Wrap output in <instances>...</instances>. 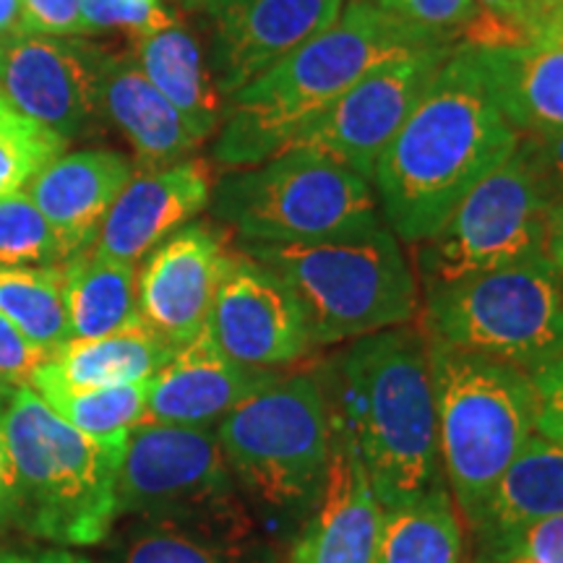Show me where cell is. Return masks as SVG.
I'll return each instance as SVG.
<instances>
[{
	"mask_svg": "<svg viewBox=\"0 0 563 563\" xmlns=\"http://www.w3.org/2000/svg\"><path fill=\"white\" fill-rule=\"evenodd\" d=\"M519 139L493 100L475 47L454 45L373 167L384 222L399 241H428L456 203L517 152Z\"/></svg>",
	"mask_w": 563,
	"mask_h": 563,
	"instance_id": "6da1fadb",
	"label": "cell"
},
{
	"mask_svg": "<svg viewBox=\"0 0 563 563\" xmlns=\"http://www.w3.org/2000/svg\"><path fill=\"white\" fill-rule=\"evenodd\" d=\"M319 376L384 509L446 483L426 329L405 323L357 336Z\"/></svg>",
	"mask_w": 563,
	"mask_h": 563,
	"instance_id": "7a4b0ae2",
	"label": "cell"
},
{
	"mask_svg": "<svg viewBox=\"0 0 563 563\" xmlns=\"http://www.w3.org/2000/svg\"><path fill=\"white\" fill-rule=\"evenodd\" d=\"M439 45L454 42L352 0L329 30L224 100L214 162L251 167L274 157L371 70Z\"/></svg>",
	"mask_w": 563,
	"mask_h": 563,
	"instance_id": "3957f363",
	"label": "cell"
},
{
	"mask_svg": "<svg viewBox=\"0 0 563 563\" xmlns=\"http://www.w3.org/2000/svg\"><path fill=\"white\" fill-rule=\"evenodd\" d=\"M245 504L272 543L319 501L332 460V412L316 371L277 373L214 428Z\"/></svg>",
	"mask_w": 563,
	"mask_h": 563,
	"instance_id": "277c9868",
	"label": "cell"
},
{
	"mask_svg": "<svg viewBox=\"0 0 563 563\" xmlns=\"http://www.w3.org/2000/svg\"><path fill=\"white\" fill-rule=\"evenodd\" d=\"M298 298L316 347L412 323L420 285L384 217L298 243H238Z\"/></svg>",
	"mask_w": 563,
	"mask_h": 563,
	"instance_id": "5b68a950",
	"label": "cell"
},
{
	"mask_svg": "<svg viewBox=\"0 0 563 563\" xmlns=\"http://www.w3.org/2000/svg\"><path fill=\"white\" fill-rule=\"evenodd\" d=\"M16 483L19 530L60 545H100L118 522L125 443L76 431L30 384L9 386L0 410Z\"/></svg>",
	"mask_w": 563,
	"mask_h": 563,
	"instance_id": "8992f818",
	"label": "cell"
},
{
	"mask_svg": "<svg viewBox=\"0 0 563 563\" xmlns=\"http://www.w3.org/2000/svg\"><path fill=\"white\" fill-rule=\"evenodd\" d=\"M428 363L443 481L470 530L506 467L532 439L538 399L525 371L435 336H428Z\"/></svg>",
	"mask_w": 563,
	"mask_h": 563,
	"instance_id": "52a82bcc",
	"label": "cell"
},
{
	"mask_svg": "<svg viewBox=\"0 0 563 563\" xmlns=\"http://www.w3.org/2000/svg\"><path fill=\"white\" fill-rule=\"evenodd\" d=\"M422 298V329L452 347L527 376L563 355V277L545 253L426 287Z\"/></svg>",
	"mask_w": 563,
	"mask_h": 563,
	"instance_id": "ba28073f",
	"label": "cell"
},
{
	"mask_svg": "<svg viewBox=\"0 0 563 563\" xmlns=\"http://www.w3.org/2000/svg\"><path fill=\"white\" fill-rule=\"evenodd\" d=\"M211 211L245 243H298L382 217L371 180L308 150L224 175Z\"/></svg>",
	"mask_w": 563,
	"mask_h": 563,
	"instance_id": "9c48e42d",
	"label": "cell"
},
{
	"mask_svg": "<svg viewBox=\"0 0 563 563\" xmlns=\"http://www.w3.org/2000/svg\"><path fill=\"white\" fill-rule=\"evenodd\" d=\"M118 519H146L203 532L262 530L245 504L214 428L144 420L125 443Z\"/></svg>",
	"mask_w": 563,
	"mask_h": 563,
	"instance_id": "30bf717a",
	"label": "cell"
},
{
	"mask_svg": "<svg viewBox=\"0 0 563 563\" xmlns=\"http://www.w3.org/2000/svg\"><path fill=\"white\" fill-rule=\"evenodd\" d=\"M548 209L543 188L522 154L514 152L456 203L435 235L418 243L415 264L422 290L543 256Z\"/></svg>",
	"mask_w": 563,
	"mask_h": 563,
	"instance_id": "8fae6325",
	"label": "cell"
},
{
	"mask_svg": "<svg viewBox=\"0 0 563 563\" xmlns=\"http://www.w3.org/2000/svg\"><path fill=\"white\" fill-rule=\"evenodd\" d=\"M452 51L454 45L428 47L371 70L365 79L344 91L332 108L295 133L285 150L323 154L371 180L378 157L410 118Z\"/></svg>",
	"mask_w": 563,
	"mask_h": 563,
	"instance_id": "7c38bea8",
	"label": "cell"
},
{
	"mask_svg": "<svg viewBox=\"0 0 563 563\" xmlns=\"http://www.w3.org/2000/svg\"><path fill=\"white\" fill-rule=\"evenodd\" d=\"M207 332L230 361L256 371L290 368L316 350L290 287L241 249H232Z\"/></svg>",
	"mask_w": 563,
	"mask_h": 563,
	"instance_id": "4fadbf2b",
	"label": "cell"
},
{
	"mask_svg": "<svg viewBox=\"0 0 563 563\" xmlns=\"http://www.w3.org/2000/svg\"><path fill=\"white\" fill-rule=\"evenodd\" d=\"M104 55L87 40L11 34L0 40V91L21 115L68 141L100 115Z\"/></svg>",
	"mask_w": 563,
	"mask_h": 563,
	"instance_id": "5bb4252c",
	"label": "cell"
},
{
	"mask_svg": "<svg viewBox=\"0 0 563 563\" xmlns=\"http://www.w3.org/2000/svg\"><path fill=\"white\" fill-rule=\"evenodd\" d=\"M232 249L222 230L188 222L144 258L136 277L139 319L175 350L209 323Z\"/></svg>",
	"mask_w": 563,
	"mask_h": 563,
	"instance_id": "9a60e30c",
	"label": "cell"
},
{
	"mask_svg": "<svg viewBox=\"0 0 563 563\" xmlns=\"http://www.w3.org/2000/svg\"><path fill=\"white\" fill-rule=\"evenodd\" d=\"M344 0H211L209 66L222 100L334 24Z\"/></svg>",
	"mask_w": 563,
	"mask_h": 563,
	"instance_id": "2e32d148",
	"label": "cell"
},
{
	"mask_svg": "<svg viewBox=\"0 0 563 563\" xmlns=\"http://www.w3.org/2000/svg\"><path fill=\"white\" fill-rule=\"evenodd\" d=\"M332 412V410H329ZM378 504L347 428L332 412V460L319 501L290 538L287 563H376Z\"/></svg>",
	"mask_w": 563,
	"mask_h": 563,
	"instance_id": "e0dca14e",
	"label": "cell"
},
{
	"mask_svg": "<svg viewBox=\"0 0 563 563\" xmlns=\"http://www.w3.org/2000/svg\"><path fill=\"white\" fill-rule=\"evenodd\" d=\"M211 188V173L201 159H180L133 175L110 207L91 249L118 262L139 264L207 207Z\"/></svg>",
	"mask_w": 563,
	"mask_h": 563,
	"instance_id": "ac0fdd59",
	"label": "cell"
},
{
	"mask_svg": "<svg viewBox=\"0 0 563 563\" xmlns=\"http://www.w3.org/2000/svg\"><path fill=\"white\" fill-rule=\"evenodd\" d=\"M279 371H256L230 361L203 332L162 365L150 382L146 418L165 426L217 428L253 391L264 389Z\"/></svg>",
	"mask_w": 563,
	"mask_h": 563,
	"instance_id": "d6986e66",
	"label": "cell"
},
{
	"mask_svg": "<svg viewBox=\"0 0 563 563\" xmlns=\"http://www.w3.org/2000/svg\"><path fill=\"white\" fill-rule=\"evenodd\" d=\"M133 175L131 159L121 152H74L34 173L24 194L58 232L68 256H76L95 245L104 217Z\"/></svg>",
	"mask_w": 563,
	"mask_h": 563,
	"instance_id": "ffe728a7",
	"label": "cell"
},
{
	"mask_svg": "<svg viewBox=\"0 0 563 563\" xmlns=\"http://www.w3.org/2000/svg\"><path fill=\"white\" fill-rule=\"evenodd\" d=\"M553 517H563V446L532 433L470 527L473 563H498L519 532Z\"/></svg>",
	"mask_w": 563,
	"mask_h": 563,
	"instance_id": "44dd1931",
	"label": "cell"
},
{
	"mask_svg": "<svg viewBox=\"0 0 563 563\" xmlns=\"http://www.w3.org/2000/svg\"><path fill=\"white\" fill-rule=\"evenodd\" d=\"M100 112L123 133L146 170L186 159L201 139L131 55H104Z\"/></svg>",
	"mask_w": 563,
	"mask_h": 563,
	"instance_id": "7402d4cb",
	"label": "cell"
},
{
	"mask_svg": "<svg viewBox=\"0 0 563 563\" xmlns=\"http://www.w3.org/2000/svg\"><path fill=\"white\" fill-rule=\"evenodd\" d=\"M475 53L493 100L519 136L563 131V26L527 45Z\"/></svg>",
	"mask_w": 563,
	"mask_h": 563,
	"instance_id": "603a6c76",
	"label": "cell"
},
{
	"mask_svg": "<svg viewBox=\"0 0 563 563\" xmlns=\"http://www.w3.org/2000/svg\"><path fill=\"white\" fill-rule=\"evenodd\" d=\"M131 58L201 141L220 129L224 100L196 32L175 21L173 26L136 37Z\"/></svg>",
	"mask_w": 563,
	"mask_h": 563,
	"instance_id": "cb8c5ba5",
	"label": "cell"
},
{
	"mask_svg": "<svg viewBox=\"0 0 563 563\" xmlns=\"http://www.w3.org/2000/svg\"><path fill=\"white\" fill-rule=\"evenodd\" d=\"M108 540L104 563H282L277 543H272L262 530L203 532L125 519Z\"/></svg>",
	"mask_w": 563,
	"mask_h": 563,
	"instance_id": "d4e9b609",
	"label": "cell"
},
{
	"mask_svg": "<svg viewBox=\"0 0 563 563\" xmlns=\"http://www.w3.org/2000/svg\"><path fill=\"white\" fill-rule=\"evenodd\" d=\"M136 264L87 249L63 264V292L74 340H97L141 323Z\"/></svg>",
	"mask_w": 563,
	"mask_h": 563,
	"instance_id": "484cf974",
	"label": "cell"
},
{
	"mask_svg": "<svg viewBox=\"0 0 563 563\" xmlns=\"http://www.w3.org/2000/svg\"><path fill=\"white\" fill-rule=\"evenodd\" d=\"M173 355V344L136 323L97 340H70L42 368L70 386H123L152 382Z\"/></svg>",
	"mask_w": 563,
	"mask_h": 563,
	"instance_id": "4316f807",
	"label": "cell"
},
{
	"mask_svg": "<svg viewBox=\"0 0 563 563\" xmlns=\"http://www.w3.org/2000/svg\"><path fill=\"white\" fill-rule=\"evenodd\" d=\"M467 538L446 483L410 504L384 509L376 563H464Z\"/></svg>",
	"mask_w": 563,
	"mask_h": 563,
	"instance_id": "83f0119b",
	"label": "cell"
},
{
	"mask_svg": "<svg viewBox=\"0 0 563 563\" xmlns=\"http://www.w3.org/2000/svg\"><path fill=\"white\" fill-rule=\"evenodd\" d=\"M30 386L68 426L104 443H125L133 428L146 418L150 382L123 386H70L40 365L32 373Z\"/></svg>",
	"mask_w": 563,
	"mask_h": 563,
	"instance_id": "f1b7e54d",
	"label": "cell"
},
{
	"mask_svg": "<svg viewBox=\"0 0 563 563\" xmlns=\"http://www.w3.org/2000/svg\"><path fill=\"white\" fill-rule=\"evenodd\" d=\"M0 313L47 355L74 340L63 292V266L0 269Z\"/></svg>",
	"mask_w": 563,
	"mask_h": 563,
	"instance_id": "f546056e",
	"label": "cell"
},
{
	"mask_svg": "<svg viewBox=\"0 0 563 563\" xmlns=\"http://www.w3.org/2000/svg\"><path fill=\"white\" fill-rule=\"evenodd\" d=\"M47 217L21 191L0 196V269H40L68 262Z\"/></svg>",
	"mask_w": 563,
	"mask_h": 563,
	"instance_id": "4dcf8cb0",
	"label": "cell"
},
{
	"mask_svg": "<svg viewBox=\"0 0 563 563\" xmlns=\"http://www.w3.org/2000/svg\"><path fill=\"white\" fill-rule=\"evenodd\" d=\"M63 150L66 139L21 115L0 91V196L21 191Z\"/></svg>",
	"mask_w": 563,
	"mask_h": 563,
	"instance_id": "1f68e13d",
	"label": "cell"
},
{
	"mask_svg": "<svg viewBox=\"0 0 563 563\" xmlns=\"http://www.w3.org/2000/svg\"><path fill=\"white\" fill-rule=\"evenodd\" d=\"M475 16L464 26L462 45L493 51L538 40L527 0H473Z\"/></svg>",
	"mask_w": 563,
	"mask_h": 563,
	"instance_id": "d6a6232c",
	"label": "cell"
},
{
	"mask_svg": "<svg viewBox=\"0 0 563 563\" xmlns=\"http://www.w3.org/2000/svg\"><path fill=\"white\" fill-rule=\"evenodd\" d=\"M84 24L89 32L121 30L133 40L173 26V5L167 0H79Z\"/></svg>",
	"mask_w": 563,
	"mask_h": 563,
	"instance_id": "836d02e7",
	"label": "cell"
},
{
	"mask_svg": "<svg viewBox=\"0 0 563 563\" xmlns=\"http://www.w3.org/2000/svg\"><path fill=\"white\" fill-rule=\"evenodd\" d=\"M391 16L443 40H460L475 16L473 0H368Z\"/></svg>",
	"mask_w": 563,
	"mask_h": 563,
	"instance_id": "e575fe53",
	"label": "cell"
},
{
	"mask_svg": "<svg viewBox=\"0 0 563 563\" xmlns=\"http://www.w3.org/2000/svg\"><path fill=\"white\" fill-rule=\"evenodd\" d=\"M517 152L540 183L548 201L563 199V131L519 139Z\"/></svg>",
	"mask_w": 563,
	"mask_h": 563,
	"instance_id": "d590c367",
	"label": "cell"
},
{
	"mask_svg": "<svg viewBox=\"0 0 563 563\" xmlns=\"http://www.w3.org/2000/svg\"><path fill=\"white\" fill-rule=\"evenodd\" d=\"M21 5H24L26 34H47V37L89 34L79 0H21Z\"/></svg>",
	"mask_w": 563,
	"mask_h": 563,
	"instance_id": "8d00e7d4",
	"label": "cell"
},
{
	"mask_svg": "<svg viewBox=\"0 0 563 563\" xmlns=\"http://www.w3.org/2000/svg\"><path fill=\"white\" fill-rule=\"evenodd\" d=\"M534 399H538V412H534V433L545 435L563 446V355L545 368L532 373Z\"/></svg>",
	"mask_w": 563,
	"mask_h": 563,
	"instance_id": "74e56055",
	"label": "cell"
},
{
	"mask_svg": "<svg viewBox=\"0 0 563 563\" xmlns=\"http://www.w3.org/2000/svg\"><path fill=\"white\" fill-rule=\"evenodd\" d=\"M47 352L32 344L13 323L0 313V382L19 386L30 384L32 373L47 361Z\"/></svg>",
	"mask_w": 563,
	"mask_h": 563,
	"instance_id": "f35d334b",
	"label": "cell"
},
{
	"mask_svg": "<svg viewBox=\"0 0 563 563\" xmlns=\"http://www.w3.org/2000/svg\"><path fill=\"white\" fill-rule=\"evenodd\" d=\"M498 563H563V517L527 527Z\"/></svg>",
	"mask_w": 563,
	"mask_h": 563,
	"instance_id": "ab89813d",
	"label": "cell"
},
{
	"mask_svg": "<svg viewBox=\"0 0 563 563\" xmlns=\"http://www.w3.org/2000/svg\"><path fill=\"white\" fill-rule=\"evenodd\" d=\"M19 530L16 483H13V464L5 446L3 428H0V534Z\"/></svg>",
	"mask_w": 563,
	"mask_h": 563,
	"instance_id": "60d3db41",
	"label": "cell"
},
{
	"mask_svg": "<svg viewBox=\"0 0 563 563\" xmlns=\"http://www.w3.org/2000/svg\"><path fill=\"white\" fill-rule=\"evenodd\" d=\"M0 563H91L63 548H9L0 545Z\"/></svg>",
	"mask_w": 563,
	"mask_h": 563,
	"instance_id": "b9f144b4",
	"label": "cell"
},
{
	"mask_svg": "<svg viewBox=\"0 0 563 563\" xmlns=\"http://www.w3.org/2000/svg\"><path fill=\"white\" fill-rule=\"evenodd\" d=\"M545 256L563 277V199L553 201L548 209V230H545Z\"/></svg>",
	"mask_w": 563,
	"mask_h": 563,
	"instance_id": "7bdbcfd3",
	"label": "cell"
},
{
	"mask_svg": "<svg viewBox=\"0 0 563 563\" xmlns=\"http://www.w3.org/2000/svg\"><path fill=\"white\" fill-rule=\"evenodd\" d=\"M527 5L538 37L563 26V0H527Z\"/></svg>",
	"mask_w": 563,
	"mask_h": 563,
	"instance_id": "ee69618b",
	"label": "cell"
},
{
	"mask_svg": "<svg viewBox=\"0 0 563 563\" xmlns=\"http://www.w3.org/2000/svg\"><path fill=\"white\" fill-rule=\"evenodd\" d=\"M24 32V5L21 0H0V40Z\"/></svg>",
	"mask_w": 563,
	"mask_h": 563,
	"instance_id": "f6af8a7d",
	"label": "cell"
},
{
	"mask_svg": "<svg viewBox=\"0 0 563 563\" xmlns=\"http://www.w3.org/2000/svg\"><path fill=\"white\" fill-rule=\"evenodd\" d=\"M173 3H178V5H183V9H188V11H207L211 0H173Z\"/></svg>",
	"mask_w": 563,
	"mask_h": 563,
	"instance_id": "bcb514c9",
	"label": "cell"
},
{
	"mask_svg": "<svg viewBox=\"0 0 563 563\" xmlns=\"http://www.w3.org/2000/svg\"><path fill=\"white\" fill-rule=\"evenodd\" d=\"M9 386H11V384L0 382V410H3V402H5V394H9Z\"/></svg>",
	"mask_w": 563,
	"mask_h": 563,
	"instance_id": "7dc6e473",
	"label": "cell"
}]
</instances>
